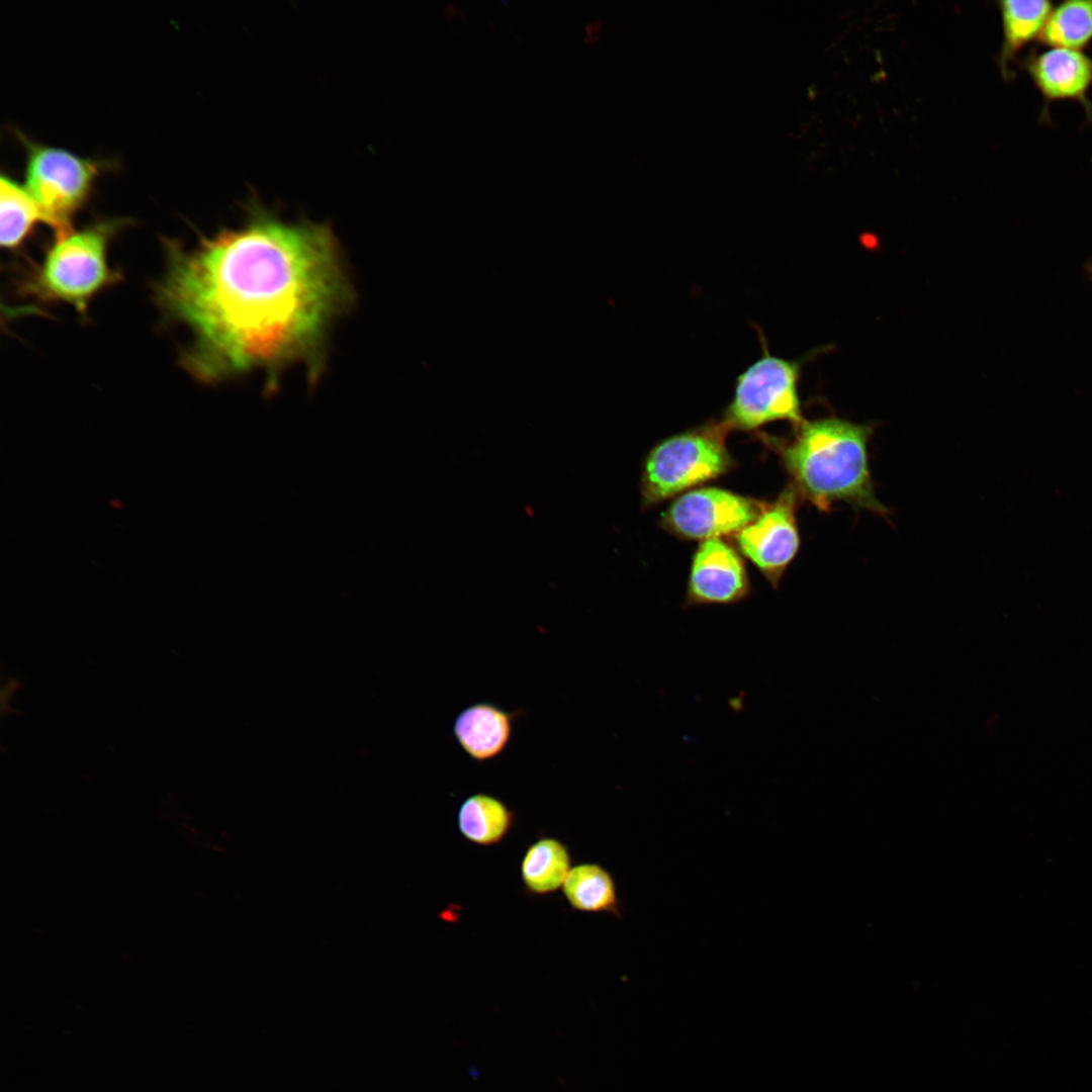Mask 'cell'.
I'll return each mask as SVG.
<instances>
[{"instance_id":"obj_1","label":"cell","mask_w":1092,"mask_h":1092,"mask_svg":"<svg viewBox=\"0 0 1092 1092\" xmlns=\"http://www.w3.org/2000/svg\"><path fill=\"white\" fill-rule=\"evenodd\" d=\"M156 298L186 327L181 359L203 382L301 365L315 378L332 325L353 290L330 226L285 221L252 203L246 221L193 249L166 243Z\"/></svg>"},{"instance_id":"obj_2","label":"cell","mask_w":1092,"mask_h":1092,"mask_svg":"<svg viewBox=\"0 0 1092 1092\" xmlns=\"http://www.w3.org/2000/svg\"><path fill=\"white\" fill-rule=\"evenodd\" d=\"M782 449L792 485L818 510L836 503L886 515L877 498L869 468L868 444L873 428L840 418L803 421Z\"/></svg>"},{"instance_id":"obj_3","label":"cell","mask_w":1092,"mask_h":1092,"mask_svg":"<svg viewBox=\"0 0 1092 1092\" xmlns=\"http://www.w3.org/2000/svg\"><path fill=\"white\" fill-rule=\"evenodd\" d=\"M122 220H105L56 238L41 262L27 275L23 290L42 302H63L85 313L89 302L118 282L108 248Z\"/></svg>"},{"instance_id":"obj_4","label":"cell","mask_w":1092,"mask_h":1092,"mask_svg":"<svg viewBox=\"0 0 1092 1092\" xmlns=\"http://www.w3.org/2000/svg\"><path fill=\"white\" fill-rule=\"evenodd\" d=\"M730 430L724 421L713 422L657 444L643 466L644 502L659 503L727 472L733 464L725 442Z\"/></svg>"},{"instance_id":"obj_5","label":"cell","mask_w":1092,"mask_h":1092,"mask_svg":"<svg viewBox=\"0 0 1092 1092\" xmlns=\"http://www.w3.org/2000/svg\"><path fill=\"white\" fill-rule=\"evenodd\" d=\"M20 138L27 153L25 188L56 238L62 237L74 230L72 219L89 197L99 163Z\"/></svg>"},{"instance_id":"obj_6","label":"cell","mask_w":1092,"mask_h":1092,"mask_svg":"<svg viewBox=\"0 0 1092 1092\" xmlns=\"http://www.w3.org/2000/svg\"><path fill=\"white\" fill-rule=\"evenodd\" d=\"M799 378V362L775 356L763 347L761 357L737 377L723 421L730 429L742 431L776 421H789L798 427L804 421Z\"/></svg>"},{"instance_id":"obj_7","label":"cell","mask_w":1092,"mask_h":1092,"mask_svg":"<svg viewBox=\"0 0 1092 1092\" xmlns=\"http://www.w3.org/2000/svg\"><path fill=\"white\" fill-rule=\"evenodd\" d=\"M764 506L723 488L702 487L679 495L663 513L662 524L679 537L704 541L736 534Z\"/></svg>"},{"instance_id":"obj_8","label":"cell","mask_w":1092,"mask_h":1092,"mask_svg":"<svg viewBox=\"0 0 1092 1092\" xmlns=\"http://www.w3.org/2000/svg\"><path fill=\"white\" fill-rule=\"evenodd\" d=\"M798 492L791 484L760 514L735 534L740 552L777 587L796 556L800 536L796 521Z\"/></svg>"},{"instance_id":"obj_9","label":"cell","mask_w":1092,"mask_h":1092,"mask_svg":"<svg viewBox=\"0 0 1092 1092\" xmlns=\"http://www.w3.org/2000/svg\"><path fill=\"white\" fill-rule=\"evenodd\" d=\"M1022 68L1040 94L1043 105L1039 120H1050L1049 108L1055 102L1075 101L1092 122V57L1082 51L1059 48L1033 50L1023 60Z\"/></svg>"},{"instance_id":"obj_10","label":"cell","mask_w":1092,"mask_h":1092,"mask_svg":"<svg viewBox=\"0 0 1092 1092\" xmlns=\"http://www.w3.org/2000/svg\"><path fill=\"white\" fill-rule=\"evenodd\" d=\"M750 592L741 556L721 538L702 541L692 562L685 607L731 605Z\"/></svg>"},{"instance_id":"obj_11","label":"cell","mask_w":1092,"mask_h":1092,"mask_svg":"<svg viewBox=\"0 0 1092 1092\" xmlns=\"http://www.w3.org/2000/svg\"><path fill=\"white\" fill-rule=\"evenodd\" d=\"M516 711L492 702H476L463 708L453 723L454 738L462 751L476 762L499 756L514 732Z\"/></svg>"},{"instance_id":"obj_12","label":"cell","mask_w":1092,"mask_h":1092,"mask_svg":"<svg viewBox=\"0 0 1092 1092\" xmlns=\"http://www.w3.org/2000/svg\"><path fill=\"white\" fill-rule=\"evenodd\" d=\"M561 890L573 910L623 918L616 880L599 862H581L572 867Z\"/></svg>"},{"instance_id":"obj_13","label":"cell","mask_w":1092,"mask_h":1092,"mask_svg":"<svg viewBox=\"0 0 1092 1092\" xmlns=\"http://www.w3.org/2000/svg\"><path fill=\"white\" fill-rule=\"evenodd\" d=\"M1054 5L1049 0H1007L999 2L1003 41L999 66L1003 77H1011L1010 67L1020 51L1039 41L1045 21Z\"/></svg>"},{"instance_id":"obj_14","label":"cell","mask_w":1092,"mask_h":1092,"mask_svg":"<svg viewBox=\"0 0 1092 1092\" xmlns=\"http://www.w3.org/2000/svg\"><path fill=\"white\" fill-rule=\"evenodd\" d=\"M571 868L567 845L558 838L542 836L527 847L520 875L528 894L545 896L562 889Z\"/></svg>"},{"instance_id":"obj_15","label":"cell","mask_w":1092,"mask_h":1092,"mask_svg":"<svg viewBox=\"0 0 1092 1092\" xmlns=\"http://www.w3.org/2000/svg\"><path fill=\"white\" fill-rule=\"evenodd\" d=\"M515 820V812L502 799L484 792L468 796L457 812L461 835L480 846L499 843L513 828Z\"/></svg>"},{"instance_id":"obj_16","label":"cell","mask_w":1092,"mask_h":1092,"mask_svg":"<svg viewBox=\"0 0 1092 1092\" xmlns=\"http://www.w3.org/2000/svg\"><path fill=\"white\" fill-rule=\"evenodd\" d=\"M44 216L25 186L8 176L0 179L1 245L9 251L19 248Z\"/></svg>"},{"instance_id":"obj_17","label":"cell","mask_w":1092,"mask_h":1092,"mask_svg":"<svg viewBox=\"0 0 1092 1092\" xmlns=\"http://www.w3.org/2000/svg\"><path fill=\"white\" fill-rule=\"evenodd\" d=\"M1039 42L1046 48L1082 51L1092 43V0H1067L1054 6Z\"/></svg>"},{"instance_id":"obj_18","label":"cell","mask_w":1092,"mask_h":1092,"mask_svg":"<svg viewBox=\"0 0 1092 1092\" xmlns=\"http://www.w3.org/2000/svg\"><path fill=\"white\" fill-rule=\"evenodd\" d=\"M604 30V22L600 17H592L584 22L582 27L583 40L588 44L600 41Z\"/></svg>"},{"instance_id":"obj_19","label":"cell","mask_w":1092,"mask_h":1092,"mask_svg":"<svg viewBox=\"0 0 1092 1092\" xmlns=\"http://www.w3.org/2000/svg\"><path fill=\"white\" fill-rule=\"evenodd\" d=\"M444 14H445V17H446V18H454V17H460V18H461V17H465V16H466V12H465V10H464V9H462V8H460V7H459V6H458V5L456 4V3H454V2H447V3L445 4V7H444Z\"/></svg>"},{"instance_id":"obj_20","label":"cell","mask_w":1092,"mask_h":1092,"mask_svg":"<svg viewBox=\"0 0 1092 1092\" xmlns=\"http://www.w3.org/2000/svg\"><path fill=\"white\" fill-rule=\"evenodd\" d=\"M685 114H686V113H685ZM682 115H684V114H682ZM677 117H678V116H677ZM675 118H676V117H675ZM672 119H673V118H672ZM670 120H671V119H670ZM667 121H668V120H667ZM665 122H666V121H665ZM663 123H664V122H663ZM661 124H662V123H661ZM658 125H659V124H658ZM655 126H657V125H655ZM655 126H653V127H655ZM653 127H650L649 129H651V128H653Z\"/></svg>"},{"instance_id":"obj_21","label":"cell","mask_w":1092,"mask_h":1092,"mask_svg":"<svg viewBox=\"0 0 1092 1092\" xmlns=\"http://www.w3.org/2000/svg\"><path fill=\"white\" fill-rule=\"evenodd\" d=\"M1090 270H1091V274H1092V267L1090 268Z\"/></svg>"}]
</instances>
